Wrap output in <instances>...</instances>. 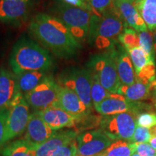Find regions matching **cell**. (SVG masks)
I'll use <instances>...</instances> for the list:
<instances>
[{"label": "cell", "mask_w": 156, "mask_h": 156, "mask_svg": "<svg viewBox=\"0 0 156 156\" xmlns=\"http://www.w3.org/2000/svg\"><path fill=\"white\" fill-rule=\"evenodd\" d=\"M30 34L56 56L73 58L79 53L82 45L59 19L45 13H38L29 25Z\"/></svg>", "instance_id": "cell-1"}, {"label": "cell", "mask_w": 156, "mask_h": 156, "mask_svg": "<svg viewBox=\"0 0 156 156\" xmlns=\"http://www.w3.org/2000/svg\"><path fill=\"white\" fill-rule=\"evenodd\" d=\"M15 75L30 71L48 72L54 67V60L50 52L34 41L21 38L15 43L9 56Z\"/></svg>", "instance_id": "cell-2"}, {"label": "cell", "mask_w": 156, "mask_h": 156, "mask_svg": "<svg viewBox=\"0 0 156 156\" xmlns=\"http://www.w3.org/2000/svg\"><path fill=\"white\" fill-rule=\"evenodd\" d=\"M126 27L116 7L101 15H92L87 40L99 49H115L119 37Z\"/></svg>", "instance_id": "cell-3"}, {"label": "cell", "mask_w": 156, "mask_h": 156, "mask_svg": "<svg viewBox=\"0 0 156 156\" xmlns=\"http://www.w3.org/2000/svg\"><path fill=\"white\" fill-rule=\"evenodd\" d=\"M87 69L96 76L102 86L110 93H117L121 86L116 62V48L91 56Z\"/></svg>", "instance_id": "cell-4"}, {"label": "cell", "mask_w": 156, "mask_h": 156, "mask_svg": "<svg viewBox=\"0 0 156 156\" xmlns=\"http://www.w3.org/2000/svg\"><path fill=\"white\" fill-rule=\"evenodd\" d=\"M55 15L65 25L80 44L88 38L92 12L87 9L73 7L64 2L56 5Z\"/></svg>", "instance_id": "cell-5"}, {"label": "cell", "mask_w": 156, "mask_h": 156, "mask_svg": "<svg viewBox=\"0 0 156 156\" xmlns=\"http://www.w3.org/2000/svg\"><path fill=\"white\" fill-rule=\"evenodd\" d=\"M58 84L76 93L85 106L92 111L93 104L91 98V74L87 68H68L60 75Z\"/></svg>", "instance_id": "cell-6"}, {"label": "cell", "mask_w": 156, "mask_h": 156, "mask_svg": "<svg viewBox=\"0 0 156 156\" xmlns=\"http://www.w3.org/2000/svg\"><path fill=\"white\" fill-rule=\"evenodd\" d=\"M134 113L126 112L103 116L100 122L101 129L112 141L125 140L131 142L136 128V117Z\"/></svg>", "instance_id": "cell-7"}, {"label": "cell", "mask_w": 156, "mask_h": 156, "mask_svg": "<svg viewBox=\"0 0 156 156\" xmlns=\"http://www.w3.org/2000/svg\"><path fill=\"white\" fill-rule=\"evenodd\" d=\"M30 114V106L25 101L24 95L19 93L9 107L6 127V143L24 133Z\"/></svg>", "instance_id": "cell-8"}, {"label": "cell", "mask_w": 156, "mask_h": 156, "mask_svg": "<svg viewBox=\"0 0 156 156\" xmlns=\"http://www.w3.org/2000/svg\"><path fill=\"white\" fill-rule=\"evenodd\" d=\"M60 85L51 75H48L36 87L24 95L28 105L34 112L54 106L58 101Z\"/></svg>", "instance_id": "cell-9"}, {"label": "cell", "mask_w": 156, "mask_h": 156, "mask_svg": "<svg viewBox=\"0 0 156 156\" xmlns=\"http://www.w3.org/2000/svg\"><path fill=\"white\" fill-rule=\"evenodd\" d=\"M76 140L77 156H96L114 142L101 129L82 132L78 134Z\"/></svg>", "instance_id": "cell-10"}, {"label": "cell", "mask_w": 156, "mask_h": 156, "mask_svg": "<svg viewBox=\"0 0 156 156\" xmlns=\"http://www.w3.org/2000/svg\"><path fill=\"white\" fill-rule=\"evenodd\" d=\"M95 109L103 116H114L122 113H134L139 114L141 111L147 110V106L142 102H134L129 100L124 95L115 93L95 106Z\"/></svg>", "instance_id": "cell-11"}, {"label": "cell", "mask_w": 156, "mask_h": 156, "mask_svg": "<svg viewBox=\"0 0 156 156\" xmlns=\"http://www.w3.org/2000/svg\"><path fill=\"white\" fill-rule=\"evenodd\" d=\"M54 106L62 108L68 114L77 118L80 119V122L86 117L90 116V113L92 112L85 106V103L82 101L76 93L61 85L58 101Z\"/></svg>", "instance_id": "cell-12"}, {"label": "cell", "mask_w": 156, "mask_h": 156, "mask_svg": "<svg viewBox=\"0 0 156 156\" xmlns=\"http://www.w3.org/2000/svg\"><path fill=\"white\" fill-rule=\"evenodd\" d=\"M54 132L39 112H34L30 114L23 139L36 148L47 141Z\"/></svg>", "instance_id": "cell-13"}, {"label": "cell", "mask_w": 156, "mask_h": 156, "mask_svg": "<svg viewBox=\"0 0 156 156\" xmlns=\"http://www.w3.org/2000/svg\"><path fill=\"white\" fill-rule=\"evenodd\" d=\"M28 0H0V21L20 25L28 17Z\"/></svg>", "instance_id": "cell-14"}, {"label": "cell", "mask_w": 156, "mask_h": 156, "mask_svg": "<svg viewBox=\"0 0 156 156\" xmlns=\"http://www.w3.org/2000/svg\"><path fill=\"white\" fill-rule=\"evenodd\" d=\"M19 93L17 75L5 68H0V111L9 108Z\"/></svg>", "instance_id": "cell-15"}, {"label": "cell", "mask_w": 156, "mask_h": 156, "mask_svg": "<svg viewBox=\"0 0 156 156\" xmlns=\"http://www.w3.org/2000/svg\"><path fill=\"white\" fill-rule=\"evenodd\" d=\"M39 113L54 131L63 128L76 127L80 122L77 118L56 106H51Z\"/></svg>", "instance_id": "cell-16"}, {"label": "cell", "mask_w": 156, "mask_h": 156, "mask_svg": "<svg viewBox=\"0 0 156 156\" xmlns=\"http://www.w3.org/2000/svg\"><path fill=\"white\" fill-rule=\"evenodd\" d=\"M114 6L126 27L132 28L136 32L148 30L145 21L134 7V3L126 0L114 2Z\"/></svg>", "instance_id": "cell-17"}, {"label": "cell", "mask_w": 156, "mask_h": 156, "mask_svg": "<svg viewBox=\"0 0 156 156\" xmlns=\"http://www.w3.org/2000/svg\"><path fill=\"white\" fill-rule=\"evenodd\" d=\"M117 93L134 102H142L151 98H156V79L147 84L136 80L129 86L121 85Z\"/></svg>", "instance_id": "cell-18"}, {"label": "cell", "mask_w": 156, "mask_h": 156, "mask_svg": "<svg viewBox=\"0 0 156 156\" xmlns=\"http://www.w3.org/2000/svg\"><path fill=\"white\" fill-rule=\"evenodd\" d=\"M79 132L76 130L55 131L46 142L36 148V156H51L54 152L77 138Z\"/></svg>", "instance_id": "cell-19"}, {"label": "cell", "mask_w": 156, "mask_h": 156, "mask_svg": "<svg viewBox=\"0 0 156 156\" xmlns=\"http://www.w3.org/2000/svg\"><path fill=\"white\" fill-rule=\"evenodd\" d=\"M116 62L121 85L129 86L135 83L136 77L133 64L127 51L124 47L116 49Z\"/></svg>", "instance_id": "cell-20"}, {"label": "cell", "mask_w": 156, "mask_h": 156, "mask_svg": "<svg viewBox=\"0 0 156 156\" xmlns=\"http://www.w3.org/2000/svg\"><path fill=\"white\" fill-rule=\"evenodd\" d=\"M133 3L148 30H156V0H136Z\"/></svg>", "instance_id": "cell-21"}, {"label": "cell", "mask_w": 156, "mask_h": 156, "mask_svg": "<svg viewBox=\"0 0 156 156\" xmlns=\"http://www.w3.org/2000/svg\"><path fill=\"white\" fill-rule=\"evenodd\" d=\"M47 75L46 71L25 72L17 75L20 92L25 95L33 90Z\"/></svg>", "instance_id": "cell-22"}, {"label": "cell", "mask_w": 156, "mask_h": 156, "mask_svg": "<svg viewBox=\"0 0 156 156\" xmlns=\"http://www.w3.org/2000/svg\"><path fill=\"white\" fill-rule=\"evenodd\" d=\"M3 156H36V147L24 139L17 140L2 149Z\"/></svg>", "instance_id": "cell-23"}, {"label": "cell", "mask_w": 156, "mask_h": 156, "mask_svg": "<svg viewBox=\"0 0 156 156\" xmlns=\"http://www.w3.org/2000/svg\"><path fill=\"white\" fill-rule=\"evenodd\" d=\"M134 153L135 143L125 140H116L96 156H131Z\"/></svg>", "instance_id": "cell-24"}, {"label": "cell", "mask_w": 156, "mask_h": 156, "mask_svg": "<svg viewBox=\"0 0 156 156\" xmlns=\"http://www.w3.org/2000/svg\"><path fill=\"white\" fill-rule=\"evenodd\" d=\"M129 55L133 64L136 75L151 62H155V60L151 58L140 47L132 48L127 51Z\"/></svg>", "instance_id": "cell-25"}, {"label": "cell", "mask_w": 156, "mask_h": 156, "mask_svg": "<svg viewBox=\"0 0 156 156\" xmlns=\"http://www.w3.org/2000/svg\"><path fill=\"white\" fill-rule=\"evenodd\" d=\"M91 98H92L93 106L102 102L105 99L110 96L112 93L107 91L102 86L96 76L91 73Z\"/></svg>", "instance_id": "cell-26"}, {"label": "cell", "mask_w": 156, "mask_h": 156, "mask_svg": "<svg viewBox=\"0 0 156 156\" xmlns=\"http://www.w3.org/2000/svg\"><path fill=\"white\" fill-rule=\"evenodd\" d=\"M119 42L126 51L140 47L138 33L132 28L126 27L119 37Z\"/></svg>", "instance_id": "cell-27"}, {"label": "cell", "mask_w": 156, "mask_h": 156, "mask_svg": "<svg viewBox=\"0 0 156 156\" xmlns=\"http://www.w3.org/2000/svg\"><path fill=\"white\" fill-rule=\"evenodd\" d=\"M140 41V47L153 60H155V51H154L153 36L149 30L138 32Z\"/></svg>", "instance_id": "cell-28"}, {"label": "cell", "mask_w": 156, "mask_h": 156, "mask_svg": "<svg viewBox=\"0 0 156 156\" xmlns=\"http://www.w3.org/2000/svg\"><path fill=\"white\" fill-rule=\"evenodd\" d=\"M93 11V15H101L113 10L115 6L113 0H85Z\"/></svg>", "instance_id": "cell-29"}, {"label": "cell", "mask_w": 156, "mask_h": 156, "mask_svg": "<svg viewBox=\"0 0 156 156\" xmlns=\"http://www.w3.org/2000/svg\"><path fill=\"white\" fill-rule=\"evenodd\" d=\"M136 80L143 83H149L156 79L155 62H151L136 75Z\"/></svg>", "instance_id": "cell-30"}, {"label": "cell", "mask_w": 156, "mask_h": 156, "mask_svg": "<svg viewBox=\"0 0 156 156\" xmlns=\"http://www.w3.org/2000/svg\"><path fill=\"white\" fill-rule=\"evenodd\" d=\"M136 126L151 129L156 126V114L141 112L136 117Z\"/></svg>", "instance_id": "cell-31"}, {"label": "cell", "mask_w": 156, "mask_h": 156, "mask_svg": "<svg viewBox=\"0 0 156 156\" xmlns=\"http://www.w3.org/2000/svg\"><path fill=\"white\" fill-rule=\"evenodd\" d=\"M151 133L150 129L136 126L135 131L132 136L131 142L133 143H148L151 140Z\"/></svg>", "instance_id": "cell-32"}, {"label": "cell", "mask_w": 156, "mask_h": 156, "mask_svg": "<svg viewBox=\"0 0 156 156\" xmlns=\"http://www.w3.org/2000/svg\"><path fill=\"white\" fill-rule=\"evenodd\" d=\"M77 143L75 139L54 152L51 156H77Z\"/></svg>", "instance_id": "cell-33"}, {"label": "cell", "mask_w": 156, "mask_h": 156, "mask_svg": "<svg viewBox=\"0 0 156 156\" xmlns=\"http://www.w3.org/2000/svg\"><path fill=\"white\" fill-rule=\"evenodd\" d=\"M8 113L9 108L0 111V148L2 147L6 144V127Z\"/></svg>", "instance_id": "cell-34"}, {"label": "cell", "mask_w": 156, "mask_h": 156, "mask_svg": "<svg viewBox=\"0 0 156 156\" xmlns=\"http://www.w3.org/2000/svg\"><path fill=\"white\" fill-rule=\"evenodd\" d=\"M135 153L140 156H155L156 150L149 143H135Z\"/></svg>", "instance_id": "cell-35"}, {"label": "cell", "mask_w": 156, "mask_h": 156, "mask_svg": "<svg viewBox=\"0 0 156 156\" xmlns=\"http://www.w3.org/2000/svg\"><path fill=\"white\" fill-rule=\"evenodd\" d=\"M62 2L67 4V5H69L70 6H73V7L87 9V10L91 12L93 14L92 9L90 7L88 4L86 2L85 0H62Z\"/></svg>", "instance_id": "cell-36"}, {"label": "cell", "mask_w": 156, "mask_h": 156, "mask_svg": "<svg viewBox=\"0 0 156 156\" xmlns=\"http://www.w3.org/2000/svg\"><path fill=\"white\" fill-rule=\"evenodd\" d=\"M151 133V137L149 141V144L156 150V126L150 129Z\"/></svg>", "instance_id": "cell-37"}, {"label": "cell", "mask_w": 156, "mask_h": 156, "mask_svg": "<svg viewBox=\"0 0 156 156\" xmlns=\"http://www.w3.org/2000/svg\"><path fill=\"white\" fill-rule=\"evenodd\" d=\"M153 40H154V51H155V55L156 56V30H154Z\"/></svg>", "instance_id": "cell-38"}, {"label": "cell", "mask_w": 156, "mask_h": 156, "mask_svg": "<svg viewBox=\"0 0 156 156\" xmlns=\"http://www.w3.org/2000/svg\"><path fill=\"white\" fill-rule=\"evenodd\" d=\"M114 1H118V0H113V2ZM126 1H129V2H135L136 0H126Z\"/></svg>", "instance_id": "cell-39"}, {"label": "cell", "mask_w": 156, "mask_h": 156, "mask_svg": "<svg viewBox=\"0 0 156 156\" xmlns=\"http://www.w3.org/2000/svg\"><path fill=\"white\" fill-rule=\"evenodd\" d=\"M131 156H140L139 154H137L136 153H134V154H132V155Z\"/></svg>", "instance_id": "cell-40"}, {"label": "cell", "mask_w": 156, "mask_h": 156, "mask_svg": "<svg viewBox=\"0 0 156 156\" xmlns=\"http://www.w3.org/2000/svg\"><path fill=\"white\" fill-rule=\"evenodd\" d=\"M155 156H156V155H155Z\"/></svg>", "instance_id": "cell-41"}]
</instances>
